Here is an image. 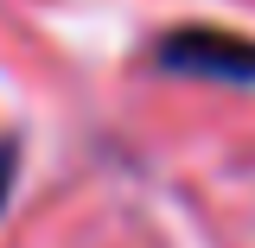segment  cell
<instances>
[{"mask_svg": "<svg viewBox=\"0 0 255 248\" xmlns=\"http://www.w3.org/2000/svg\"><path fill=\"white\" fill-rule=\"evenodd\" d=\"M166 70H185V77H223V83H255V38H230V32L191 26L172 32L159 45Z\"/></svg>", "mask_w": 255, "mask_h": 248, "instance_id": "cell-1", "label": "cell"}]
</instances>
